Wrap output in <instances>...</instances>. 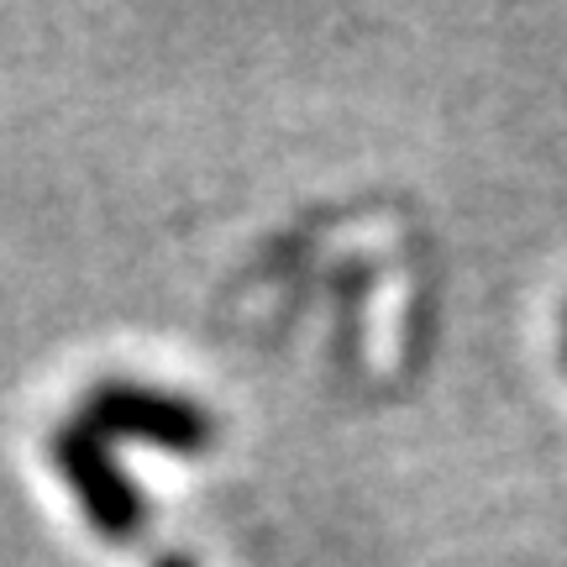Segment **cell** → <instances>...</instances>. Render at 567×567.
Returning <instances> with one entry per match:
<instances>
[{
    "instance_id": "1",
    "label": "cell",
    "mask_w": 567,
    "mask_h": 567,
    "mask_svg": "<svg viewBox=\"0 0 567 567\" xmlns=\"http://www.w3.org/2000/svg\"><path fill=\"white\" fill-rule=\"evenodd\" d=\"M80 425L90 436H137V442H158L174 452H195L210 442V421L195 405L137 384H105L80 415Z\"/></svg>"
},
{
    "instance_id": "2",
    "label": "cell",
    "mask_w": 567,
    "mask_h": 567,
    "mask_svg": "<svg viewBox=\"0 0 567 567\" xmlns=\"http://www.w3.org/2000/svg\"><path fill=\"white\" fill-rule=\"evenodd\" d=\"M59 467L69 473V484L80 488L90 520L105 536H132L142 526V494L132 488V478H126L122 467L105 457V446L84 425H69L59 436Z\"/></svg>"
},
{
    "instance_id": "3",
    "label": "cell",
    "mask_w": 567,
    "mask_h": 567,
    "mask_svg": "<svg viewBox=\"0 0 567 567\" xmlns=\"http://www.w3.org/2000/svg\"><path fill=\"white\" fill-rule=\"evenodd\" d=\"M163 567H189V563H179V557H174V563H163Z\"/></svg>"
}]
</instances>
